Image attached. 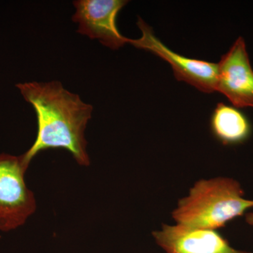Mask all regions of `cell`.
Here are the masks:
<instances>
[{"label": "cell", "instance_id": "obj_9", "mask_svg": "<svg viewBox=\"0 0 253 253\" xmlns=\"http://www.w3.org/2000/svg\"><path fill=\"white\" fill-rule=\"evenodd\" d=\"M246 221L249 225L253 226V212H248L246 214Z\"/></svg>", "mask_w": 253, "mask_h": 253}, {"label": "cell", "instance_id": "obj_7", "mask_svg": "<svg viewBox=\"0 0 253 253\" xmlns=\"http://www.w3.org/2000/svg\"><path fill=\"white\" fill-rule=\"evenodd\" d=\"M153 236L167 253H252L234 249L217 230L163 224Z\"/></svg>", "mask_w": 253, "mask_h": 253}, {"label": "cell", "instance_id": "obj_3", "mask_svg": "<svg viewBox=\"0 0 253 253\" xmlns=\"http://www.w3.org/2000/svg\"><path fill=\"white\" fill-rule=\"evenodd\" d=\"M29 164L24 154L0 155V231L17 229L36 212L34 194L25 181Z\"/></svg>", "mask_w": 253, "mask_h": 253}, {"label": "cell", "instance_id": "obj_1", "mask_svg": "<svg viewBox=\"0 0 253 253\" xmlns=\"http://www.w3.org/2000/svg\"><path fill=\"white\" fill-rule=\"evenodd\" d=\"M23 99L32 105L38 119L36 141L24 156L31 163L41 151L62 149L71 153L76 162L88 167L84 131L93 107L79 95L68 91L59 81L28 82L16 84Z\"/></svg>", "mask_w": 253, "mask_h": 253}, {"label": "cell", "instance_id": "obj_8", "mask_svg": "<svg viewBox=\"0 0 253 253\" xmlns=\"http://www.w3.org/2000/svg\"><path fill=\"white\" fill-rule=\"evenodd\" d=\"M210 125L213 136L225 146L243 144L252 133V126L246 115L224 103L216 106Z\"/></svg>", "mask_w": 253, "mask_h": 253}, {"label": "cell", "instance_id": "obj_6", "mask_svg": "<svg viewBox=\"0 0 253 253\" xmlns=\"http://www.w3.org/2000/svg\"><path fill=\"white\" fill-rule=\"evenodd\" d=\"M217 91L236 108L253 107V70L246 43L238 38L217 64Z\"/></svg>", "mask_w": 253, "mask_h": 253}, {"label": "cell", "instance_id": "obj_2", "mask_svg": "<svg viewBox=\"0 0 253 253\" xmlns=\"http://www.w3.org/2000/svg\"><path fill=\"white\" fill-rule=\"evenodd\" d=\"M239 181L229 177L201 179L179 200L172 212L176 224L217 230L253 208V200L244 198Z\"/></svg>", "mask_w": 253, "mask_h": 253}, {"label": "cell", "instance_id": "obj_5", "mask_svg": "<svg viewBox=\"0 0 253 253\" xmlns=\"http://www.w3.org/2000/svg\"><path fill=\"white\" fill-rule=\"evenodd\" d=\"M127 3L125 0H78L73 2L76 12L72 20L78 23L80 34L98 40L110 49H118L129 40L116 25L118 13Z\"/></svg>", "mask_w": 253, "mask_h": 253}, {"label": "cell", "instance_id": "obj_4", "mask_svg": "<svg viewBox=\"0 0 253 253\" xmlns=\"http://www.w3.org/2000/svg\"><path fill=\"white\" fill-rule=\"evenodd\" d=\"M138 27L141 32L139 39L128 40V43L138 49L156 54L172 66L174 76L205 93L217 91V64L189 59L172 51L155 36L152 28L139 17Z\"/></svg>", "mask_w": 253, "mask_h": 253}]
</instances>
